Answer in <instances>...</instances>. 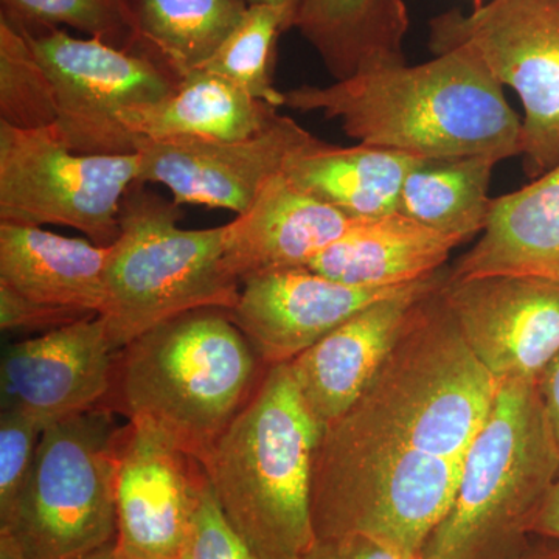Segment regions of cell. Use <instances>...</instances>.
Masks as SVG:
<instances>
[{"instance_id": "obj_31", "label": "cell", "mask_w": 559, "mask_h": 559, "mask_svg": "<svg viewBox=\"0 0 559 559\" xmlns=\"http://www.w3.org/2000/svg\"><path fill=\"white\" fill-rule=\"evenodd\" d=\"M90 318H94V316L33 304L7 286L0 285V329L3 333H10V331H25V333L43 331V333H47V331Z\"/></svg>"}, {"instance_id": "obj_27", "label": "cell", "mask_w": 559, "mask_h": 559, "mask_svg": "<svg viewBox=\"0 0 559 559\" xmlns=\"http://www.w3.org/2000/svg\"><path fill=\"white\" fill-rule=\"evenodd\" d=\"M57 92L24 31L0 16V121L17 130L55 127Z\"/></svg>"}, {"instance_id": "obj_38", "label": "cell", "mask_w": 559, "mask_h": 559, "mask_svg": "<svg viewBox=\"0 0 559 559\" xmlns=\"http://www.w3.org/2000/svg\"><path fill=\"white\" fill-rule=\"evenodd\" d=\"M249 5H257V3H266V5H278L288 9L293 16L296 17L297 9H299L301 0H246ZM294 22V21H293Z\"/></svg>"}, {"instance_id": "obj_18", "label": "cell", "mask_w": 559, "mask_h": 559, "mask_svg": "<svg viewBox=\"0 0 559 559\" xmlns=\"http://www.w3.org/2000/svg\"><path fill=\"white\" fill-rule=\"evenodd\" d=\"M108 253L83 238L0 224V285L33 304L100 316Z\"/></svg>"}, {"instance_id": "obj_14", "label": "cell", "mask_w": 559, "mask_h": 559, "mask_svg": "<svg viewBox=\"0 0 559 559\" xmlns=\"http://www.w3.org/2000/svg\"><path fill=\"white\" fill-rule=\"evenodd\" d=\"M117 353L100 316L5 345L0 358V411L21 412L49 428L103 406Z\"/></svg>"}, {"instance_id": "obj_8", "label": "cell", "mask_w": 559, "mask_h": 559, "mask_svg": "<svg viewBox=\"0 0 559 559\" xmlns=\"http://www.w3.org/2000/svg\"><path fill=\"white\" fill-rule=\"evenodd\" d=\"M138 175V153L81 154L53 127L25 131L0 121V224L70 227L109 248Z\"/></svg>"}, {"instance_id": "obj_11", "label": "cell", "mask_w": 559, "mask_h": 559, "mask_svg": "<svg viewBox=\"0 0 559 559\" xmlns=\"http://www.w3.org/2000/svg\"><path fill=\"white\" fill-rule=\"evenodd\" d=\"M463 341L498 382L536 384L559 352V282L527 275L452 278L440 288Z\"/></svg>"}, {"instance_id": "obj_19", "label": "cell", "mask_w": 559, "mask_h": 559, "mask_svg": "<svg viewBox=\"0 0 559 559\" xmlns=\"http://www.w3.org/2000/svg\"><path fill=\"white\" fill-rule=\"evenodd\" d=\"M462 245L399 212L349 221L308 270L358 288H396L429 277Z\"/></svg>"}, {"instance_id": "obj_13", "label": "cell", "mask_w": 559, "mask_h": 559, "mask_svg": "<svg viewBox=\"0 0 559 559\" xmlns=\"http://www.w3.org/2000/svg\"><path fill=\"white\" fill-rule=\"evenodd\" d=\"M204 465L160 430L128 421L117 477L116 547L124 559H187Z\"/></svg>"}, {"instance_id": "obj_4", "label": "cell", "mask_w": 559, "mask_h": 559, "mask_svg": "<svg viewBox=\"0 0 559 559\" xmlns=\"http://www.w3.org/2000/svg\"><path fill=\"white\" fill-rule=\"evenodd\" d=\"M323 430L289 364H278L202 463L221 513L257 558L301 559L314 544L312 477Z\"/></svg>"}, {"instance_id": "obj_17", "label": "cell", "mask_w": 559, "mask_h": 559, "mask_svg": "<svg viewBox=\"0 0 559 559\" xmlns=\"http://www.w3.org/2000/svg\"><path fill=\"white\" fill-rule=\"evenodd\" d=\"M349 221L278 173L245 213L226 224L224 263L240 283L271 272L304 270L347 230Z\"/></svg>"}, {"instance_id": "obj_37", "label": "cell", "mask_w": 559, "mask_h": 559, "mask_svg": "<svg viewBox=\"0 0 559 559\" xmlns=\"http://www.w3.org/2000/svg\"><path fill=\"white\" fill-rule=\"evenodd\" d=\"M80 559H124L121 557L120 551L117 550L116 540L112 543L106 544L102 549L92 551V554L86 555V557Z\"/></svg>"}, {"instance_id": "obj_16", "label": "cell", "mask_w": 559, "mask_h": 559, "mask_svg": "<svg viewBox=\"0 0 559 559\" xmlns=\"http://www.w3.org/2000/svg\"><path fill=\"white\" fill-rule=\"evenodd\" d=\"M404 286L358 288L308 267L271 272L241 283L230 316L260 359L274 367L296 359L356 312Z\"/></svg>"}, {"instance_id": "obj_24", "label": "cell", "mask_w": 559, "mask_h": 559, "mask_svg": "<svg viewBox=\"0 0 559 559\" xmlns=\"http://www.w3.org/2000/svg\"><path fill=\"white\" fill-rule=\"evenodd\" d=\"M499 162L492 156L419 162L404 180L396 212L460 242L468 241L487 226L492 204L489 182Z\"/></svg>"}, {"instance_id": "obj_26", "label": "cell", "mask_w": 559, "mask_h": 559, "mask_svg": "<svg viewBox=\"0 0 559 559\" xmlns=\"http://www.w3.org/2000/svg\"><path fill=\"white\" fill-rule=\"evenodd\" d=\"M293 13L285 7L249 5L237 27L201 70L223 76L255 100L282 108L285 92L275 90L272 83V61L275 40L280 33L293 27Z\"/></svg>"}, {"instance_id": "obj_9", "label": "cell", "mask_w": 559, "mask_h": 559, "mask_svg": "<svg viewBox=\"0 0 559 559\" xmlns=\"http://www.w3.org/2000/svg\"><path fill=\"white\" fill-rule=\"evenodd\" d=\"M430 49L466 47L524 108L525 170L538 176L559 162V0H489L471 13L433 17Z\"/></svg>"}, {"instance_id": "obj_35", "label": "cell", "mask_w": 559, "mask_h": 559, "mask_svg": "<svg viewBox=\"0 0 559 559\" xmlns=\"http://www.w3.org/2000/svg\"><path fill=\"white\" fill-rule=\"evenodd\" d=\"M513 559H559V540L533 536L527 549Z\"/></svg>"}, {"instance_id": "obj_1", "label": "cell", "mask_w": 559, "mask_h": 559, "mask_svg": "<svg viewBox=\"0 0 559 559\" xmlns=\"http://www.w3.org/2000/svg\"><path fill=\"white\" fill-rule=\"evenodd\" d=\"M440 288L418 301L362 395L323 430L316 538L362 533L418 557L451 509L499 382L474 358Z\"/></svg>"}, {"instance_id": "obj_5", "label": "cell", "mask_w": 559, "mask_h": 559, "mask_svg": "<svg viewBox=\"0 0 559 559\" xmlns=\"http://www.w3.org/2000/svg\"><path fill=\"white\" fill-rule=\"evenodd\" d=\"M559 476V448L533 382H499L471 443L450 511L430 533L428 559H513Z\"/></svg>"}, {"instance_id": "obj_28", "label": "cell", "mask_w": 559, "mask_h": 559, "mask_svg": "<svg viewBox=\"0 0 559 559\" xmlns=\"http://www.w3.org/2000/svg\"><path fill=\"white\" fill-rule=\"evenodd\" d=\"M7 17L24 27L68 25L90 38L139 50L138 20L131 0H2Z\"/></svg>"}, {"instance_id": "obj_36", "label": "cell", "mask_w": 559, "mask_h": 559, "mask_svg": "<svg viewBox=\"0 0 559 559\" xmlns=\"http://www.w3.org/2000/svg\"><path fill=\"white\" fill-rule=\"evenodd\" d=\"M0 559H27L9 533L0 530Z\"/></svg>"}, {"instance_id": "obj_39", "label": "cell", "mask_w": 559, "mask_h": 559, "mask_svg": "<svg viewBox=\"0 0 559 559\" xmlns=\"http://www.w3.org/2000/svg\"><path fill=\"white\" fill-rule=\"evenodd\" d=\"M417 559H428V558H425V557H421V555H418Z\"/></svg>"}, {"instance_id": "obj_3", "label": "cell", "mask_w": 559, "mask_h": 559, "mask_svg": "<svg viewBox=\"0 0 559 559\" xmlns=\"http://www.w3.org/2000/svg\"><path fill=\"white\" fill-rule=\"evenodd\" d=\"M267 369L230 311L198 308L117 353L106 407L153 426L204 463Z\"/></svg>"}, {"instance_id": "obj_7", "label": "cell", "mask_w": 559, "mask_h": 559, "mask_svg": "<svg viewBox=\"0 0 559 559\" xmlns=\"http://www.w3.org/2000/svg\"><path fill=\"white\" fill-rule=\"evenodd\" d=\"M127 426L106 406L44 430L0 530L27 559H80L116 540L117 477Z\"/></svg>"}, {"instance_id": "obj_2", "label": "cell", "mask_w": 559, "mask_h": 559, "mask_svg": "<svg viewBox=\"0 0 559 559\" xmlns=\"http://www.w3.org/2000/svg\"><path fill=\"white\" fill-rule=\"evenodd\" d=\"M285 106L340 120L348 138L421 160L524 153V130L487 66L451 47L418 66H385L285 92Z\"/></svg>"}, {"instance_id": "obj_29", "label": "cell", "mask_w": 559, "mask_h": 559, "mask_svg": "<svg viewBox=\"0 0 559 559\" xmlns=\"http://www.w3.org/2000/svg\"><path fill=\"white\" fill-rule=\"evenodd\" d=\"M44 430L31 415L0 411V521L9 516L24 487Z\"/></svg>"}, {"instance_id": "obj_22", "label": "cell", "mask_w": 559, "mask_h": 559, "mask_svg": "<svg viewBox=\"0 0 559 559\" xmlns=\"http://www.w3.org/2000/svg\"><path fill=\"white\" fill-rule=\"evenodd\" d=\"M409 22L404 0H301L293 25L340 81L406 62Z\"/></svg>"}, {"instance_id": "obj_21", "label": "cell", "mask_w": 559, "mask_h": 559, "mask_svg": "<svg viewBox=\"0 0 559 559\" xmlns=\"http://www.w3.org/2000/svg\"><path fill=\"white\" fill-rule=\"evenodd\" d=\"M419 162L399 151L362 143L342 148L318 140L293 154L283 173L348 218H374L396 212L404 180Z\"/></svg>"}, {"instance_id": "obj_25", "label": "cell", "mask_w": 559, "mask_h": 559, "mask_svg": "<svg viewBox=\"0 0 559 559\" xmlns=\"http://www.w3.org/2000/svg\"><path fill=\"white\" fill-rule=\"evenodd\" d=\"M139 47L178 79L201 69L245 16L246 0H131Z\"/></svg>"}, {"instance_id": "obj_23", "label": "cell", "mask_w": 559, "mask_h": 559, "mask_svg": "<svg viewBox=\"0 0 559 559\" xmlns=\"http://www.w3.org/2000/svg\"><path fill=\"white\" fill-rule=\"evenodd\" d=\"M277 109L205 70L180 79L168 97L121 114L135 139L240 140L267 127Z\"/></svg>"}, {"instance_id": "obj_32", "label": "cell", "mask_w": 559, "mask_h": 559, "mask_svg": "<svg viewBox=\"0 0 559 559\" xmlns=\"http://www.w3.org/2000/svg\"><path fill=\"white\" fill-rule=\"evenodd\" d=\"M415 555L385 543V540L348 533V535L316 538L311 549L301 559H417Z\"/></svg>"}, {"instance_id": "obj_15", "label": "cell", "mask_w": 559, "mask_h": 559, "mask_svg": "<svg viewBox=\"0 0 559 559\" xmlns=\"http://www.w3.org/2000/svg\"><path fill=\"white\" fill-rule=\"evenodd\" d=\"M448 275L450 270L443 267L374 301L288 362L301 399L325 428L359 400L418 301L439 288Z\"/></svg>"}, {"instance_id": "obj_20", "label": "cell", "mask_w": 559, "mask_h": 559, "mask_svg": "<svg viewBox=\"0 0 559 559\" xmlns=\"http://www.w3.org/2000/svg\"><path fill=\"white\" fill-rule=\"evenodd\" d=\"M527 275L559 282V162L528 186L492 200L479 241L452 278Z\"/></svg>"}, {"instance_id": "obj_10", "label": "cell", "mask_w": 559, "mask_h": 559, "mask_svg": "<svg viewBox=\"0 0 559 559\" xmlns=\"http://www.w3.org/2000/svg\"><path fill=\"white\" fill-rule=\"evenodd\" d=\"M20 27L57 92L53 128L62 142L81 154H134L135 138L121 114L168 97L178 76L140 50L75 38L57 27L40 33Z\"/></svg>"}, {"instance_id": "obj_6", "label": "cell", "mask_w": 559, "mask_h": 559, "mask_svg": "<svg viewBox=\"0 0 559 559\" xmlns=\"http://www.w3.org/2000/svg\"><path fill=\"white\" fill-rule=\"evenodd\" d=\"M175 201L135 182L120 205V231L109 246L106 336L119 353L140 334L198 308L234 310L241 283L224 263L227 226L182 229Z\"/></svg>"}, {"instance_id": "obj_30", "label": "cell", "mask_w": 559, "mask_h": 559, "mask_svg": "<svg viewBox=\"0 0 559 559\" xmlns=\"http://www.w3.org/2000/svg\"><path fill=\"white\" fill-rule=\"evenodd\" d=\"M187 559H259L221 513L209 477L194 513Z\"/></svg>"}, {"instance_id": "obj_33", "label": "cell", "mask_w": 559, "mask_h": 559, "mask_svg": "<svg viewBox=\"0 0 559 559\" xmlns=\"http://www.w3.org/2000/svg\"><path fill=\"white\" fill-rule=\"evenodd\" d=\"M540 403L559 448V352L536 381Z\"/></svg>"}, {"instance_id": "obj_12", "label": "cell", "mask_w": 559, "mask_h": 559, "mask_svg": "<svg viewBox=\"0 0 559 559\" xmlns=\"http://www.w3.org/2000/svg\"><path fill=\"white\" fill-rule=\"evenodd\" d=\"M318 138L288 116L240 140L135 139L140 183H162L178 205H204L241 215L293 154Z\"/></svg>"}, {"instance_id": "obj_34", "label": "cell", "mask_w": 559, "mask_h": 559, "mask_svg": "<svg viewBox=\"0 0 559 559\" xmlns=\"http://www.w3.org/2000/svg\"><path fill=\"white\" fill-rule=\"evenodd\" d=\"M532 535L559 540V476L536 516Z\"/></svg>"}]
</instances>
